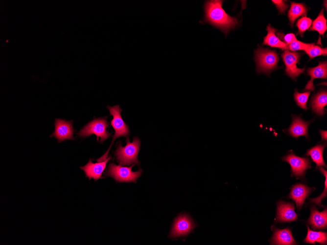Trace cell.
Returning a JSON list of instances; mask_svg holds the SVG:
<instances>
[{
	"instance_id": "cell-13",
	"label": "cell",
	"mask_w": 327,
	"mask_h": 245,
	"mask_svg": "<svg viewBox=\"0 0 327 245\" xmlns=\"http://www.w3.org/2000/svg\"><path fill=\"white\" fill-rule=\"evenodd\" d=\"M111 158V156L108 157L104 161L95 163H93L90 159L88 163L80 167V169L84 171L86 177L88 178L89 180L93 178L94 181H96L103 178L102 174L106 168L107 163Z\"/></svg>"
},
{
	"instance_id": "cell-7",
	"label": "cell",
	"mask_w": 327,
	"mask_h": 245,
	"mask_svg": "<svg viewBox=\"0 0 327 245\" xmlns=\"http://www.w3.org/2000/svg\"><path fill=\"white\" fill-rule=\"evenodd\" d=\"M282 160L289 164L291 176L297 178H303L306 171L311 168V161L309 158L297 156L292 151L283 156Z\"/></svg>"
},
{
	"instance_id": "cell-31",
	"label": "cell",
	"mask_w": 327,
	"mask_h": 245,
	"mask_svg": "<svg viewBox=\"0 0 327 245\" xmlns=\"http://www.w3.org/2000/svg\"><path fill=\"white\" fill-rule=\"evenodd\" d=\"M320 133L322 137V140H327V131H323L322 130H319Z\"/></svg>"
},
{
	"instance_id": "cell-14",
	"label": "cell",
	"mask_w": 327,
	"mask_h": 245,
	"mask_svg": "<svg viewBox=\"0 0 327 245\" xmlns=\"http://www.w3.org/2000/svg\"><path fill=\"white\" fill-rule=\"evenodd\" d=\"M307 74L310 76V80L308 81L303 91H313L315 87L313 80L316 78L327 79V61L319 62L317 66L309 67L306 70Z\"/></svg>"
},
{
	"instance_id": "cell-1",
	"label": "cell",
	"mask_w": 327,
	"mask_h": 245,
	"mask_svg": "<svg viewBox=\"0 0 327 245\" xmlns=\"http://www.w3.org/2000/svg\"><path fill=\"white\" fill-rule=\"evenodd\" d=\"M223 0L206 1L204 8L203 22L210 24L221 30L226 35L238 24L237 18L229 15L222 8Z\"/></svg>"
},
{
	"instance_id": "cell-18",
	"label": "cell",
	"mask_w": 327,
	"mask_h": 245,
	"mask_svg": "<svg viewBox=\"0 0 327 245\" xmlns=\"http://www.w3.org/2000/svg\"><path fill=\"white\" fill-rule=\"evenodd\" d=\"M272 245H296L290 229L288 228L274 230V235L271 240Z\"/></svg>"
},
{
	"instance_id": "cell-26",
	"label": "cell",
	"mask_w": 327,
	"mask_h": 245,
	"mask_svg": "<svg viewBox=\"0 0 327 245\" xmlns=\"http://www.w3.org/2000/svg\"><path fill=\"white\" fill-rule=\"evenodd\" d=\"M312 22V20L306 17H303L298 20L296 23V26L298 28V34L301 37H303L305 31L310 28Z\"/></svg>"
},
{
	"instance_id": "cell-10",
	"label": "cell",
	"mask_w": 327,
	"mask_h": 245,
	"mask_svg": "<svg viewBox=\"0 0 327 245\" xmlns=\"http://www.w3.org/2000/svg\"><path fill=\"white\" fill-rule=\"evenodd\" d=\"M73 121L64 119H55V130L50 137H55L59 143L67 139H74L73 133L75 130L72 126Z\"/></svg>"
},
{
	"instance_id": "cell-30",
	"label": "cell",
	"mask_w": 327,
	"mask_h": 245,
	"mask_svg": "<svg viewBox=\"0 0 327 245\" xmlns=\"http://www.w3.org/2000/svg\"><path fill=\"white\" fill-rule=\"evenodd\" d=\"M272 1L276 5L280 14L284 13L288 7V5L283 0H274Z\"/></svg>"
},
{
	"instance_id": "cell-12",
	"label": "cell",
	"mask_w": 327,
	"mask_h": 245,
	"mask_svg": "<svg viewBox=\"0 0 327 245\" xmlns=\"http://www.w3.org/2000/svg\"><path fill=\"white\" fill-rule=\"evenodd\" d=\"M297 214L295 211L294 204L291 202L283 201L278 202L276 220L281 223L295 221L297 220Z\"/></svg>"
},
{
	"instance_id": "cell-22",
	"label": "cell",
	"mask_w": 327,
	"mask_h": 245,
	"mask_svg": "<svg viewBox=\"0 0 327 245\" xmlns=\"http://www.w3.org/2000/svg\"><path fill=\"white\" fill-rule=\"evenodd\" d=\"M305 243L315 244V242L326 245L327 242V234L322 231L311 230L307 226V234L304 240Z\"/></svg>"
},
{
	"instance_id": "cell-27",
	"label": "cell",
	"mask_w": 327,
	"mask_h": 245,
	"mask_svg": "<svg viewBox=\"0 0 327 245\" xmlns=\"http://www.w3.org/2000/svg\"><path fill=\"white\" fill-rule=\"evenodd\" d=\"M320 171L325 176V188L324 191L321 194L320 196L317 198L311 199L310 201L311 202L315 203L317 204L319 207L321 206V202L322 199L327 197V172L325 170L323 167H320Z\"/></svg>"
},
{
	"instance_id": "cell-19",
	"label": "cell",
	"mask_w": 327,
	"mask_h": 245,
	"mask_svg": "<svg viewBox=\"0 0 327 245\" xmlns=\"http://www.w3.org/2000/svg\"><path fill=\"white\" fill-rule=\"evenodd\" d=\"M266 30L267 34L264 38L263 45H268L272 47H276L282 50L287 49L286 45L276 36V29L273 28L269 24L267 26Z\"/></svg>"
},
{
	"instance_id": "cell-3",
	"label": "cell",
	"mask_w": 327,
	"mask_h": 245,
	"mask_svg": "<svg viewBox=\"0 0 327 245\" xmlns=\"http://www.w3.org/2000/svg\"><path fill=\"white\" fill-rule=\"evenodd\" d=\"M107 108L109 111L110 114L113 116V119L110 123L115 132L109 149L101 157L96 160L98 162L103 161L108 157L110 149L116 138L121 136L127 138L130 133L129 126L126 124L121 117V113L122 110L119 106L118 105L111 107L108 105Z\"/></svg>"
},
{
	"instance_id": "cell-6",
	"label": "cell",
	"mask_w": 327,
	"mask_h": 245,
	"mask_svg": "<svg viewBox=\"0 0 327 245\" xmlns=\"http://www.w3.org/2000/svg\"><path fill=\"white\" fill-rule=\"evenodd\" d=\"M135 164L130 167L122 166L121 165H116L110 163L104 173V175L112 177L118 182H136L137 179L141 175L142 171L139 169L138 171H132V168Z\"/></svg>"
},
{
	"instance_id": "cell-5",
	"label": "cell",
	"mask_w": 327,
	"mask_h": 245,
	"mask_svg": "<svg viewBox=\"0 0 327 245\" xmlns=\"http://www.w3.org/2000/svg\"><path fill=\"white\" fill-rule=\"evenodd\" d=\"M107 119V116L94 118L80 130L78 133V135L80 137H86L92 134H95L97 141L98 142L100 137V142L102 143L112 134L106 130L109 125Z\"/></svg>"
},
{
	"instance_id": "cell-9",
	"label": "cell",
	"mask_w": 327,
	"mask_h": 245,
	"mask_svg": "<svg viewBox=\"0 0 327 245\" xmlns=\"http://www.w3.org/2000/svg\"><path fill=\"white\" fill-rule=\"evenodd\" d=\"M301 57V53L287 50H285L281 54L282 60L285 65V74L293 80H296L301 74L304 72L305 67L300 68L297 67Z\"/></svg>"
},
{
	"instance_id": "cell-8",
	"label": "cell",
	"mask_w": 327,
	"mask_h": 245,
	"mask_svg": "<svg viewBox=\"0 0 327 245\" xmlns=\"http://www.w3.org/2000/svg\"><path fill=\"white\" fill-rule=\"evenodd\" d=\"M196 227V224L190 216L187 214H180L174 219L169 237L187 236Z\"/></svg>"
},
{
	"instance_id": "cell-2",
	"label": "cell",
	"mask_w": 327,
	"mask_h": 245,
	"mask_svg": "<svg viewBox=\"0 0 327 245\" xmlns=\"http://www.w3.org/2000/svg\"><path fill=\"white\" fill-rule=\"evenodd\" d=\"M126 145L123 147L121 142H118L115 152L117 160L121 165L137 164L139 167L140 163L138 159V155L140 149V140L138 137H134L131 142L128 137L126 139Z\"/></svg>"
},
{
	"instance_id": "cell-28",
	"label": "cell",
	"mask_w": 327,
	"mask_h": 245,
	"mask_svg": "<svg viewBox=\"0 0 327 245\" xmlns=\"http://www.w3.org/2000/svg\"><path fill=\"white\" fill-rule=\"evenodd\" d=\"M311 44L303 43L296 40L287 46V49L291 51H295L300 50H305Z\"/></svg>"
},
{
	"instance_id": "cell-16",
	"label": "cell",
	"mask_w": 327,
	"mask_h": 245,
	"mask_svg": "<svg viewBox=\"0 0 327 245\" xmlns=\"http://www.w3.org/2000/svg\"><path fill=\"white\" fill-rule=\"evenodd\" d=\"M307 222L314 229H326L327 226V208L322 212H319L315 206L312 207Z\"/></svg>"
},
{
	"instance_id": "cell-4",
	"label": "cell",
	"mask_w": 327,
	"mask_h": 245,
	"mask_svg": "<svg viewBox=\"0 0 327 245\" xmlns=\"http://www.w3.org/2000/svg\"><path fill=\"white\" fill-rule=\"evenodd\" d=\"M256 71L263 72L269 75L273 70L278 68L279 60L278 54L274 50L259 47L255 51Z\"/></svg>"
},
{
	"instance_id": "cell-17",
	"label": "cell",
	"mask_w": 327,
	"mask_h": 245,
	"mask_svg": "<svg viewBox=\"0 0 327 245\" xmlns=\"http://www.w3.org/2000/svg\"><path fill=\"white\" fill-rule=\"evenodd\" d=\"M327 105V92L326 90H321L312 97L310 105L314 113L319 116L325 114L324 108Z\"/></svg>"
},
{
	"instance_id": "cell-25",
	"label": "cell",
	"mask_w": 327,
	"mask_h": 245,
	"mask_svg": "<svg viewBox=\"0 0 327 245\" xmlns=\"http://www.w3.org/2000/svg\"><path fill=\"white\" fill-rule=\"evenodd\" d=\"M305 53L309 56V60L314 58L320 55L327 56V48H322L320 46L315 45L314 44H311L305 50Z\"/></svg>"
},
{
	"instance_id": "cell-29",
	"label": "cell",
	"mask_w": 327,
	"mask_h": 245,
	"mask_svg": "<svg viewBox=\"0 0 327 245\" xmlns=\"http://www.w3.org/2000/svg\"><path fill=\"white\" fill-rule=\"evenodd\" d=\"M277 34L279 36L278 38L280 40L282 39V42L284 43L287 46H288L290 44L294 41L297 40L295 34L293 33H289L286 35H284L282 33H278Z\"/></svg>"
},
{
	"instance_id": "cell-15",
	"label": "cell",
	"mask_w": 327,
	"mask_h": 245,
	"mask_svg": "<svg viewBox=\"0 0 327 245\" xmlns=\"http://www.w3.org/2000/svg\"><path fill=\"white\" fill-rule=\"evenodd\" d=\"M311 191L312 188L306 185L297 183L292 187L288 198L293 200L298 209H300Z\"/></svg>"
},
{
	"instance_id": "cell-11",
	"label": "cell",
	"mask_w": 327,
	"mask_h": 245,
	"mask_svg": "<svg viewBox=\"0 0 327 245\" xmlns=\"http://www.w3.org/2000/svg\"><path fill=\"white\" fill-rule=\"evenodd\" d=\"M292 121L286 132L290 136L297 139L300 136L309 138L308 130L312 122L304 120L300 115H292Z\"/></svg>"
},
{
	"instance_id": "cell-24",
	"label": "cell",
	"mask_w": 327,
	"mask_h": 245,
	"mask_svg": "<svg viewBox=\"0 0 327 245\" xmlns=\"http://www.w3.org/2000/svg\"><path fill=\"white\" fill-rule=\"evenodd\" d=\"M310 91H306L303 93H300L297 89H295L294 93V99L296 102L297 105L300 108L304 110H307L308 107L306 103L310 95Z\"/></svg>"
},
{
	"instance_id": "cell-20",
	"label": "cell",
	"mask_w": 327,
	"mask_h": 245,
	"mask_svg": "<svg viewBox=\"0 0 327 245\" xmlns=\"http://www.w3.org/2000/svg\"><path fill=\"white\" fill-rule=\"evenodd\" d=\"M326 144L325 143L318 144L308 149L306 152V156H310L313 161L316 164L317 168L324 166L327 168L323 158V152Z\"/></svg>"
},
{
	"instance_id": "cell-21",
	"label": "cell",
	"mask_w": 327,
	"mask_h": 245,
	"mask_svg": "<svg viewBox=\"0 0 327 245\" xmlns=\"http://www.w3.org/2000/svg\"><path fill=\"white\" fill-rule=\"evenodd\" d=\"M307 11L308 9L304 3L291 2L288 12V17L291 26L293 27L295 21L299 17L305 16Z\"/></svg>"
},
{
	"instance_id": "cell-23",
	"label": "cell",
	"mask_w": 327,
	"mask_h": 245,
	"mask_svg": "<svg viewBox=\"0 0 327 245\" xmlns=\"http://www.w3.org/2000/svg\"><path fill=\"white\" fill-rule=\"evenodd\" d=\"M311 31H317L320 35H323L327 30V20L324 15V9L320 11L316 19L313 21L311 26L308 29Z\"/></svg>"
}]
</instances>
